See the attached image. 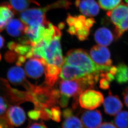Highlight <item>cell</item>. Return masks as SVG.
Here are the masks:
<instances>
[{"label":"cell","instance_id":"8fae6325","mask_svg":"<svg viewBox=\"0 0 128 128\" xmlns=\"http://www.w3.org/2000/svg\"><path fill=\"white\" fill-rule=\"evenodd\" d=\"M6 116L10 124L16 127L23 124L26 119V114L24 109L17 105L10 106L8 108Z\"/></svg>","mask_w":128,"mask_h":128},{"label":"cell","instance_id":"44dd1931","mask_svg":"<svg viewBox=\"0 0 128 128\" xmlns=\"http://www.w3.org/2000/svg\"><path fill=\"white\" fill-rule=\"evenodd\" d=\"M116 80L120 84L128 83V65L124 63H120L117 66Z\"/></svg>","mask_w":128,"mask_h":128},{"label":"cell","instance_id":"bcb514c9","mask_svg":"<svg viewBox=\"0 0 128 128\" xmlns=\"http://www.w3.org/2000/svg\"><path fill=\"white\" fill-rule=\"evenodd\" d=\"M64 23H61V24H59V28L60 30V29H62L64 28Z\"/></svg>","mask_w":128,"mask_h":128},{"label":"cell","instance_id":"52a82bcc","mask_svg":"<svg viewBox=\"0 0 128 128\" xmlns=\"http://www.w3.org/2000/svg\"><path fill=\"white\" fill-rule=\"evenodd\" d=\"M61 37H56L46 46L44 59L48 64H53L62 68L64 63L61 47Z\"/></svg>","mask_w":128,"mask_h":128},{"label":"cell","instance_id":"ab89813d","mask_svg":"<svg viewBox=\"0 0 128 128\" xmlns=\"http://www.w3.org/2000/svg\"><path fill=\"white\" fill-rule=\"evenodd\" d=\"M98 128H116L112 122H105L100 125Z\"/></svg>","mask_w":128,"mask_h":128},{"label":"cell","instance_id":"1f68e13d","mask_svg":"<svg viewBox=\"0 0 128 128\" xmlns=\"http://www.w3.org/2000/svg\"><path fill=\"white\" fill-rule=\"evenodd\" d=\"M28 115L30 120L37 121L39 118H40V110L34 108V110L29 111L28 113Z\"/></svg>","mask_w":128,"mask_h":128},{"label":"cell","instance_id":"5bb4252c","mask_svg":"<svg viewBox=\"0 0 128 128\" xmlns=\"http://www.w3.org/2000/svg\"><path fill=\"white\" fill-rule=\"evenodd\" d=\"M81 120L85 128H98L102 122V114L99 110L84 111Z\"/></svg>","mask_w":128,"mask_h":128},{"label":"cell","instance_id":"3957f363","mask_svg":"<svg viewBox=\"0 0 128 128\" xmlns=\"http://www.w3.org/2000/svg\"><path fill=\"white\" fill-rule=\"evenodd\" d=\"M107 16L114 26V36L118 39L128 31V6L121 3L115 8L107 12Z\"/></svg>","mask_w":128,"mask_h":128},{"label":"cell","instance_id":"4316f807","mask_svg":"<svg viewBox=\"0 0 128 128\" xmlns=\"http://www.w3.org/2000/svg\"><path fill=\"white\" fill-rule=\"evenodd\" d=\"M50 118L53 121L60 122L61 119V112L59 106H55L50 108Z\"/></svg>","mask_w":128,"mask_h":128},{"label":"cell","instance_id":"9c48e42d","mask_svg":"<svg viewBox=\"0 0 128 128\" xmlns=\"http://www.w3.org/2000/svg\"><path fill=\"white\" fill-rule=\"evenodd\" d=\"M47 63L44 58H30L25 64V71L29 77L38 79L43 74Z\"/></svg>","mask_w":128,"mask_h":128},{"label":"cell","instance_id":"83f0119b","mask_svg":"<svg viewBox=\"0 0 128 128\" xmlns=\"http://www.w3.org/2000/svg\"><path fill=\"white\" fill-rule=\"evenodd\" d=\"M90 32V28L86 26H83L76 31V36L80 40H85L87 39Z\"/></svg>","mask_w":128,"mask_h":128},{"label":"cell","instance_id":"30bf717a","mask_svg":"<svg viewBox=\"0 0 128 128\" xmlns=\"http://www.w3.org/2000/svg\"><path fill=\"white\" fill-rule=\"evenodd\" d=\"M90 56L92 59L98 65L111 66L112 64L111 53L105 46L97 45L91 49Z\"/></svg>","mask_w":128,"mask_h":128},{"label":"cell","instance_id":"d4e9b609","mask_svg":"<svg viewBox=\"0 0 128 128\" xmlns=\"http://www.w3.org/2000/svg\"><path fill=\"white\" fill-rule=\"evenodd\" d=\"M114 122L118 128H128V112L123 111L115 117Z\"/></svg>","mask_w":128,"mask_h":128},{"label":"cell","instance_id":"7402d4cb","mask_svg":"<svg viewBox=\"0 0 128 128\" xmlns=\"http://www.w3.org/2000/svg\"><path fill=\"white\" fill-rule=\"evenodd\" d=\"M10 5L15 12H20L27 9L31 3L40 6L34 0H9Z\"/></svg>","mask_w":128,"mask_h":128},{"label":"cell","instance_id":"d590c367","mask_svg":"<svg viewBox=\"0 0 128 128\" xmlns=\"http://www.w3.org/2000/svg\"><path fill=\"white\" fill-rule=\"evenodd\" d=\"M27 128H48L43 123H33L29 125Z\"/></svg>","mask_w":128,"mask_h":128},{"label":"cell","instance_id":"f1b7e54d","mask_svg":"<svg viewBox=\"0 0 128 128\" xmlns=\"http://www.w3.org/2000/svg\"><path fill=\"white\" fill-rule=\"evenodd\" d=\"M86 19L85 16L82 15L74 16V21L72 25L75 28L76 31L85 26Z\"/></svg>","mask_w":128,"mask_h":128},{"label":"cell","instance_id":"7dc6e473","mask_svg":"<svg viewBox=\"0 0 128 128\" xmlns=\"http://www.w3.org/2000/svg\"><path fill=\"white\" fill-rule=\"evenodd\" d=\"M125 1L126 2V4L128 6V0H125Z\"/></svg>","mask_w":128,"mask_h":128},{"label":"cell","instance_id":"e0dca14e","mask_svg":"<svg viewBox=\"0 0 128 128\" xmlns=\"http://www.w3.org/2000/svg\"><path fill=\"white\" fill-rule=\"evenodd\" d=\"M15 12L8 2L0 4V32L3 31L8 22L14 17Z\"/></svg>","mask_w":128,"mask_h":128},{"label":"cell","instance_id":"d6986e66","mask_svg":"<svg viewBox=\"0 0 128 128\" xmlns=\"http://www.w3.org/2000/svg\"><path fill=\"white\" fill-rule=\"evenodd\" d=\"M61 68L53 64H48L45 66V84L48 86H52L56 84L60 75Z\"/></svg>","mask_w":128,"mask_h":128},{"label":"cell","instance_id":"d6a6232c","mask_svg":"<svg viewBox=\"0 0 128 128\" xmlns=\"http://www.w3.org/2000/svg\"><path fill=\"white\" fill-rule=\"evenodd\" d=\"M0 128H14L6 118V115L0 116Z\"/></svg>","mask_w":128,"mask_h":128},{"label":"cell","instance_id":"f546056e","mask_svg":"<svg viewBox=\"0 0 128 128\" xmlns=\"http://www.w3.org/2000/svg\"><path fill=\"white\" fill-rule=\"evenodd\" d=\"M8 103L5 97L0 96V116H4L6 114L8 106Z\"/></svg>","mask_w":128,"mask_h":128},{"label":"cell","instance_id":"e575fe53","mask_svg":"<svg viewBox=\"0 0 128 128\" xmlns=\"http://www.w3.org/2000/svg\"><path fill=\"white\" fill-rule=\"evenodd\" d=\"M69 97L61 94L59 101V104L62 108L67 107L69 102Z\"/></svg>","mask_w":128,"mask_h":128},{"label":"cell","instance_id":"8992f818","mask_svg":"<svg viewBox=\"0 0 128 128\" xmlns=\"http://www.w3.org/2000/svg\"><path fill=\"white\" fill-rule=\"evenodd\" d=\"M0 86L4 91V97L10 103L17 105L24 102H31L30 92L22 91L11 88L5 79L0 78Z\"/></svg>","mask_w":128,"mask_h":128},{"label":"cell","instance_id":"8d00e7d4","mask_svg":"<svg viewBox=\"0 0 128 128\" xmlns=\"http://www.w3.org/2000/svg\"><path fill=\"white\" fill-rule=\"evenodd\" d=\"M73 110L70 108H66L62 112V116L64 118L73 115Z\"/></svg>","mask_w":128,"mask_h":128},{"label":"cell","instance_id":"4fadbf2b","mask_svg":"<svg viewBox=\"0 0 128 128\" xmlns=\"http://www.w3.org/2000/svg\"><path fill=\"white\" fill-rule=\"evenodd\" d=\"M7 78L11 84L15 85H22L25 89L30 82L26 80L25 71L19 66H12L8 72Z\"/></svg>","mask_w":128,"mask_h":128},{"label":"cell","instance_id":"ac0fdd59","mask_svg":"<svg viewBox=\"0 0 128 128\" xmlns=\"http://www.w3.org/2000/svg\"><path fill=\"white\" fill-rule=\"evenodd\" d=\"M114 36L111 30L106 28H98L94 34V39L98 45L107 46L113 42Z\"/></svg>","mask_w":128,"mask_h":128},{"label":"cell","instance_id":"c3c4849f","mask_svg":"<svg viewBox=\"0 0 128 128\" xmlns=\"http://www.w3.org/2000/svg\"><path fill=\"white\" fill-rule=\"evenodd\" d=\"M1 60V54H0V60Z\"/></svg>","mask_w":128,"mask_h":128},{"label":"cell","instance_id":"4dcf8cb0","mask_svg":"<svg viewBox=\"0 0 128 128\" xmlns=\"http://www.w3.org/2000/svg\"><path fill=\"white\" fill-rule=\"evenodd\" d=\"M18 55L13 51H8L5 53L4 58L7 62L12 63L17 60Z\"/></svg>","mask_w":128,"mask_h":128},{"label":"cell","instance_id":"6da1fadb","mask_svg":"<svg viewBox=\"0 0 128 128\" xmlns=\"http://www.w3.org/2000/svg\"><path fill=\"white\" fill-rule=\"evenodd\" d=\"M31 97V102L34 105V108L42 110L51 107L59 104L60 92L52 86H37L33 84L29 90Z\"/></svg>","mask_w":128,"mask_h":128},{"label":"cell","instance_id":"484cf974","mask_svg":"<svg viewBox=\"0 0 128 128\" xmlns=\"http://www.w3.org/2000/svg\"><path fill=\"white\" fill-rule=\"evenodd\" d=\"M98 5L103 10L110 11L122 2V0H97Z\"/></svg>","mask_w":128,"mask_h":128},{"label":"cell","instance_id":"cb8c5ba5","mask_svg":"<svg viewBox=\"0 0 128 128\" xmlns=\"http://www.w3.org/2000/svg\"><path fill=\"white\" fill-rule=\"evenodd\" d=\"M62 128H84L82 122L76 116H70L65 118Z\"/></svg>","mask_w":128,"mask_h":128},{"label":"cell","instance_id":"ffe728a7","mask_svg":"<svg viewBox=\"0 0 128 128\" xmlns=\"http://www.w3.org/2000/svg\"><path fill=\"white\" fill-rule=\"evenodd\" d=\"M26 25L18 19L10 20L6 26V31L10 36L13 37H19L24 34Z\"/></svg>","mask_w":128,"mask_h":128},{"label":"cell","instance_id":"2e32d148","mask_svg":"<svg viewBox=\"0 0 128 128\" xmlns=\"http://www.w3.org/2000/svg\"><path fill=\"white\" fill-rule=\"evenodd\" d=\"M75 5L85 16L94 17L100 12L99 5L95 0H76Z\"/></svg>","mask_w":128,"mask_h":128},{"label":"cell","instance_id":"7bdbcfd3","mask_svg":"<svg viewBox=\"0 0 128 128\" xmlns=\"http://www.w3.org/2000/svg\"><path fill=\"white\" fill-rule=\"evenodd\" d=\"M16 44V42H13V41L9 42L8 44V48L10 50L13 51Z\"/></svg>","mask_w":128,"mask_h":128},{"label":"cell","instance_id":"74e56055","mask_svg":"<svg viewBox=\"0 0 128 128\" xmlns=\"http://www.w3.org/2000/svg\"><path fill=\"white\" fill-rule=\"evenodd\" d=\"M27 58L24 56H18V57L17 60H16V65L18 66H21L25 63Z\"/></svg>","mask_w":128,"mask_h":128},{"label":"cell","instance_id":"9a60e30c","mask_svg":"<svg viewBox=\"0 0 128 128\" xmlns=\"http://www.w3.org/2000/svg\"><path fill=\"white\" fill-rule=\"evenodd\" d=\"M88 74L80 68L64 63L61 68L60 76L63 80H73L83 78Z\"/></svg>","mask_w":128,"mask_h":128},{"label":"cell","instance_id":"836d02e7","mask_svg":"<svg viewBox=\"0 0 128 128\" xmlns=\"http://www.w3.org/2000/svg\"><path fill=\"white\" fill-rule=\"evenodd\" d=\"M102 78L100 81V88L104 90H107L110 88V82L105 78Z\"/></svg>","mask_w":128,"mask_h":128},{"label":"cell","instance_id":"60d3db41","mask_svg":"<svg viewBox=\"0 0 128 128\" xmlns=\"http://www.w3.org/2000/svg\"><path fill=\"white\" fill-rule=\"evenodd\" d=\"M122 95L123 96L125 104L128 107V88H126L124 90Z\"/></svg>","mask_w":128,"mask_h":128},{"label":"cell","instance_id":"277c9868","mask_svg":"<svg viewBox=\"0 0 128 128\" xmlns=\"http://www.w3.org/2000/svg\"><path fill=\"white\" fill-rule=\"evenodd\" d=\"M60 91L61 94L68 97L79 98L84 90L90 89L84 77L73 80H63L60 83Z\"/></svg>","mask_w":128,"mask_h":128},{"label":"cell","instance_id":"b9f144b4","mask_svg":"<svg viewBox=\"0 0 128 128\" xmlns=\"http://www.w3.org/2000/svg\"><path fill=\"white\" fill-rule=\"evenodd\" d=\"M68 32L71 35H76V30L74 26L72 25L69 26V28L68 29Z\"/></svg>","mask_w":128,"mask_h":128},{"label":"cell","instance_id":"5b68a950","mask_svg":"<svg viewBox=\"0 0 128 128\" xmlns=\"http://www.w3.org/2000/svg\"><path fill=\"white\" fill-rule=\"evenodd\" d=\"M48 10L47 6L26 9L21 12L20 18L22 21L28 26L35 27L40 25L45 26L49 22L46 18V14Z\"/></svg>","mask_w":128,"mask_h":128},{"label":"cell","instance_id":"f6af8a7d","mask_svg":"<svg viewBox=\"0 0 128 128\" xmlns=\"http://www.w3.org/2000/svg\"><path fill=\"white\" fill-rule=\"evenodd\" d=\"M4 42H5V40L2 36H1L0 34V49L1 48H2L4 46Z\"/></svg>","mask_w":128,"mask_h":128},{"label":"cell","instance_id":"7c38bea8","mask_svg":"<svg viewBox=\"0 0 128 128\" xmlns=\"http://www.w3.org/2000/svg\"><path fill=\"white\" fill-rule=\"evenodd\" d=\"M104 108L105 113L110 116H115L122 110L123 104L117 95H113L110 91L108 96L104 102Z\"/></svg>","mask_w":128,"mask_h":128},{"label":"cell","instance_id":"f35d334b","mask_svg":"<svg viewBox=\"0 0 128 128\" xmlns=\"http://www.w3.org/2000/svg\"><path fill=\"white\" fill-rule=\"evenodd\" d=\"M95 23V20L92 18H90L86 19L85 21V26L90 28Z\"/></svg>","mask_w":128,"mask_h":128},{"label":"cell","instance_id":"603a6c76","mask_svg":"<svg viewBox=\"0 0 128 128\" xmlns=\"http://www.w3.org/2000/svg\"><path fill=\"white\" fill-rule=\"evenodd\" d=\"M13 51L18 56H23L27 59L34 58L32 47L29 44L16 43Z\"/></svg>","mask_w":128,"mask_h":128},{"label":"cell","instance_id":"7a4b0ae2","mask_svg":"<svg viewBox=\"0 0 128 128\" xmlns=\"http://www.w3.org/2000/svg\"><path fill=\"white\" fill-rule=\"evenodd\" d=\"M64 63L74 65L82 69L89 74L99 72L109 71L111 66L98 65L92 60L88 52L81 49L72 50L66 54Z\"/></svg>","mask_w":128,"mask_h":128},{"label":"cell","instance_id":"ee69618b","mask_svg":"<svg viewBox=\"0 0 128 128\" xmlns=\"http://www.w3.org/2000/svg\"><path fill=\"white\" fill-rule=\"evenodd\" d=\"M117 68L116 66H111L110 68L109 72L111 73V74H113L114 75H116V73L117 72Z\"/></svg>","mask_w":128,"mask_h":128},{"label":"cell","instance_id":"ba28073f","mask_svg":"<svg viewBox=\"0 0 128 128\" xmlns=\"http://www.w3.org/2000/svg\"><path fill=\"white\" fill-rule=\"evenodd\" d=\"M78 100L81 107L88 110L96 109L101 106L104 101L102 93L91 89L86 90L82 93Z\"/></svg>","mask_w":128,"mask_h":128}]
</instances>
